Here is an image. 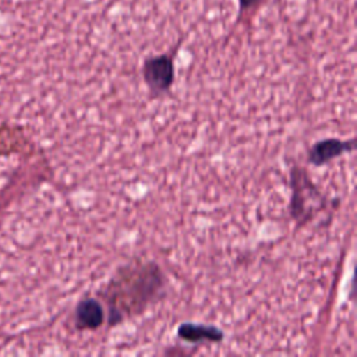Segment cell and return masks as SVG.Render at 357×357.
<instances>
[{
    "mask_svg": "<svg viewBox=\"0 0 357 357\" xmlns=\"http://www.w3.org/2000/svg\"><path fill=\"white\" fill-rule=\"evenodd\" d=\"M174 77L173 61L169 56H155L144 64V78L153 91H165L170 86Z\"/></svg>",
    "mask_w": 357,
    "mask_h": 357,
    "instance_id": "6da1fadb",
    "label": "cell"
},
{
    "mask_svg": "<svg viewBox=\"0 0 357 357\" xmlns=\"http://www.w3.org/2000/svg\"><path fill=\"white\" fill-rule=\"evenodd\" d=\"M103 312L95 300H84L77 308V325L82 329H95L102 324Z\"/></svg>",
    "mask_w": 357,
    "mask_h": 357,
    "instance_id": "7a4b0ae2",
    "label": "cell"
},
{
    "mask_svg": "<svg viewBox=\"0 0 357 357\" xmlns=\"http://www.w3.org/2000/svg\"><path fill=\"white\" fill-rule=\"evenodd\" d=\"M346 149H347V145L344 142L337 139H326L314 146V149L311 151V160L315 165H322L329 159L337 156L339 153L344 152Z\"/></svg>",
    "mask_w": 357,
    "mask_h": 357,
    "instance_id": "3957f363",
    "label": "cell"
},
{
    "mask_svg": "<svg viewBox=\"0 0 357 357\" xmlns=\"http://www.w3.org/2000/svg\"><path fill=\"white\" fill-rule=\"evenodd\" d=\"M178 332H180L181 337H184L187 340H192V342H198V340H204V339H209V340L220 339V332L216 331L215 328H208V326L183 325Z\"/></svg>",
    "mask_w": 357,
    "mask_h": 357,
    "instance_id": "277c9868",
    "label": "cell"
},
{
    "mask_svg": "<svg viewBox=\"0 0 357 357\" xmlns=\"http://www.w3.org/2000/svg\"><path fill=\"white\" fill-rule=\"evenodd\" d=\"M258 0H238V4H240V11H244V10H248L251 8L252 6L257 4Z\"/></svg>",
    "mask_w": 357,
    "mask_h": 357,
    "instance_id": "5b68a950",
    "label": "cell"
}]
</instances>
